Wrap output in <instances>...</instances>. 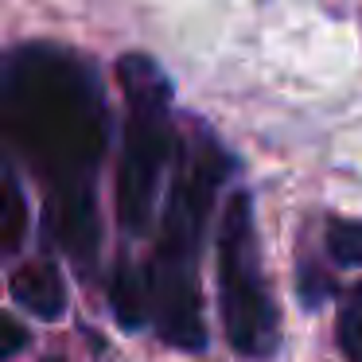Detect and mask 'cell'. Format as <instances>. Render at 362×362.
Instances as JSON below:
<instances>
[{
	"instance_id": "1",
	"label": "cell",
	"mask_w": 362,
	"mask_h": 362,
	"mask_svg": "<svg viewBox=\"0 0 362 362\" xmlns=\"http://www.w3.org/2000/svg\"><path fill=\"white\" fill-rule=\"evenodd\" d=\"M4 133L51 191L90 187L105 144L94 74L59 47H24L4 78Z\"/></svg>"
},
{
	"instance_id": "2",
	"label": "cell",
	"mask_w": 362,
	"mask_h": 362,
	"mask_svg": "<svg viewBox=\"0 0 362 362\" xmlns=\"http://www.w3.org/2000/svg\"><path fill=\"white\" fill-rule=\"evenodd\" d=\"M230 175V160L218 144L203 141L183 156L172 180V195L160 218V242L152 253V320L164 343L199 351L206 343L203 300H199V242L211 218L218 183Z\"/></svg>"
},
{
	"instance_id": "3",
	"label": "cell",
	"mask_w": 362,
	"mask_h": 362,
	"mask_svg": "<svg viewBox=\"0 0 362 362\" xmlns=\"http://www.w3.org/2000/svg\"><path fill=\"white\" fill-rule=\"evenodd\" d=\"M121 86L129 98V125H125V152L117 172V218L125 234L141 238L152 226L156 191L175 152L172 133V86L164 71L148 55L121 59Z\"/></svg>"
},
{
	"instance_id": "4",
	"label": "cell",
	"mask_w": 362,
	"mask_h": 362,
	"mask_svg": "<svg viewBox=\"0 0 362 362\" xmlns=\"http://www.w3.org/2000/svg\"><path fill=\"white\" fill-rule=\"evenodd\" d=\"M218 288L230 346L245 358H273L281 343V320L261 273L253 199L245 191L230 195L218 222Z\"/></svg>"
},
{
	"instance_id": "5",
	"label": "cell",
	"mask_w": 362,
	"mask_h": 362,
	"mask_svg": "<svg viewBox=\"0 0 362 362\" xmlns=\"http://www.w3.org/2000/svg\"><path fill=\"white\" fill-rule=\"evenodd\" d=\"M47 230L71 261L82 269L98 257V242H102V222H98V199L94 187H66L51 191L47 203Z\"/></svg>"
},
{
	"instance_id": "6",
	"label": "cell",
	"mask_w": 362,
	"mask_h": 362,
	"mask_svg": "<svg viewBox=\"0 0 362 362\" xmlns=\"http://www.w3.org/2000/svg\"><path fill=\"white\" fill-rule=\"evenodd\" d=\"M8 292L24 312H32L43 323H55L66 312V284H63L59 265H51V261H28V265H20L8 281Z\"/></svg>"
},
{
	"instance_id": "7",
	"label": "cell",
	"mask_w": 362,
	"mask_h": 362,
	"mask_svg": "<svg viewBox=\"0 0 362 362\" xmlns=\"http://www.w3.org/2000/svg\"><path fill=\"white\" fill-rule=\"evenodd\" d=\"M110 308L121 327L136 331L152 320V276L141 273L133 261H121L110 284Z\"/></svg>"
},
{
	"instance_id": "8",
	"label": "cell",
	"mask_w": 362,
	"mask_h": 362,
	"mask_svg": "<svg viewBox=\"0 0 362 362\" xmlns=\"http://www.w3.org/2000/svg\"><path fill=\"white\" fill-rule=\"evenodd\" d=\"M339 346H343L346 362H362V281L346 288L343 304H339Z\"/></svg>"
},
{
	"instance_id": "9",
	"label": "cell",
	"mask_w": 362,
	"mask_h": 362,
	"mask_svg": "<svg viewBox=\"0 0 362 362\" xmlns=\"http://www.w3.org/2000/svg\"><path fill=\"white\" fill-rule=\"evenodd\" d=\"M327 253L335 265H362V222L331 218L327 222Z\"/></svg>"
},
{
	"instance_id": "10",
	"label": "cell",
	"mask_w": 362,
	"mask_h": 362,
	"mask_svg": "<svg viewBox=\"0 0 362 362\" xmlns=\"http://www.w3.org/2000/svg\"><path fill=\"white\" fill-rule=\"evenodd\" d=\"M24 226H28V206H24V195H20L16 183H4V222H0V234H4V250H16L20 238H24Z\"/></svg>"
},
{
	"instance_id": "11",
	"label": "cell",
	"mask_w": 362,
	"mask_h": 362,
	"mask_svg": "<svg viewBox=\"0 0 362 362\" xmlns=\"http://www.w3.org/2000/svg\"><path fill=\"white\" fill-rule=\"evenodd\" d=\"M4 331H8V343H4V358H12V354L20 351V343H24V327H20L16 320H4Z\"/></svg>"
}]
</instances>
